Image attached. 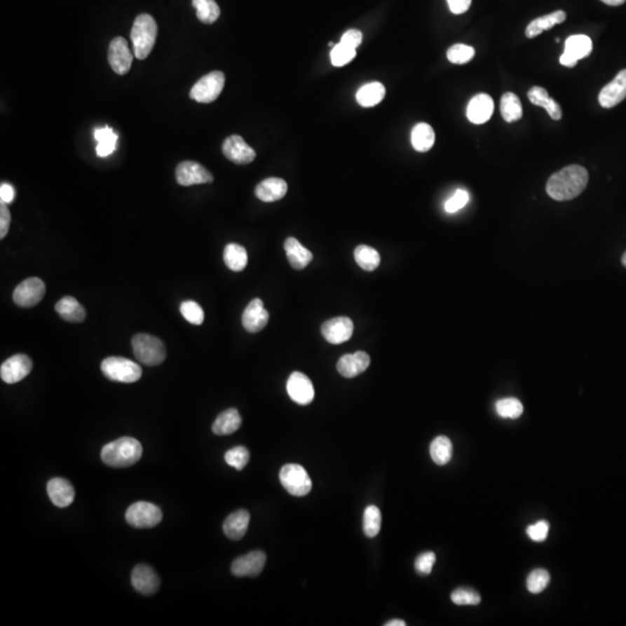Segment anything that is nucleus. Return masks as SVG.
Returning <instances> with one entry per match:
<instances>
[{"label": "nucleus", "mask_w": 626, "mask_h": 626, "mask_svg": "<svg viewBox=\"0 0 626 626\" xmlns=\"http://www.w3.org/2000/svg\"><path fill=\"white\" fill-rule=\"evenodd\" d=\"M588 180L590 175L586 168L580 165H569L550 177L546 191L556 201H569L585 191Z\"/></svg>", "instance_id": "f257e3e1"}, {"label": "nucleus", "mask_w": 626, "mask_h": 626, "mask_svg": "<svg viewBox=\"0 0 626 626\" xmlns=\"http://www.w3.org/2000/svg\"><path fill=\"white\" fill-rule=\"evenodd\" d=\"M142 454L143 448L140 441L132 437H121L102 448L101 459L111 468H129L141 459Z\"/></svg>", "instance_id": "f03ea898"}, {"label": "nucleus", "mask_w": 626, "mask_h": 626, "mask_svg": "<svg viewBox=\"0 0 626 626\" xmlns=\"http://www.w3.org/2000/svg\"><path fill=\"white\" fill-rule=\"evenodd\" d=\"M157 22L150 14H140L131 28V42L134 46L135 57L145 60L154 49L157 39Z\"/></svg>", "instance_id": "7ed1b4c3"}, {"label": "nucleus", "mask_w": 626, "mask_h": 626, "mask_svg": "<svg viewBox=\"0 0 626 626\" xmlns=\"http://www.w3.org/2000/svg\"><path fill=\"white\" fill-rule=\"evenodd\" d=\"M131 346L138 361L148 367L161 365L166 358L164 342L154 335L145 333L136 334L132 338Z\"/></svg>", "instance_id": "20e7f679"}, {"label": "nucleus", "mask_w": 626, "mask_h": 626, "mask_svg": "<svg viewBox=\"0 0 626 626\" xmlns=\"http://www.w3.org/2000/svg\"><path fill=\"white\" fill-rule=\"evenodd\" d=\"M101 372L114 382L135 383L142 377L141 365L129 358L116 356L104 358L101 363Z\"/></svg>", "instance_id": "39448f33"}, {"label": "nucleus", "mask_w": 626, "mask_h": 626, "mask_svg": "<svg viewBox=\"0 0 626 626\" xmlns=\"http://www.w3.org/2000/svg\"><path fill=\"white\" fill-rule=\"evenodd\" d=\"M280 482L289 494L294 496H308L312 482L306 470L299 464H287L280 471Z\"/></svg>", "instance_id": "423d86ee"}, {"label": "nucleus", "mask_w": 626, "mask_h": 626, "mask_svg": "<svg viewBox=\"0 0 626 626\" xmlns=\"http://www.w3.org/2000/svg\"><path fill=\"white\" fill-rule=\"evenodd\" d=\"M224 84V74L221 71H212L193 86L191 97L200 104H210L219 97Z\"/></svg>", "instance_id": "0eeeda50"}, {"label": "nucleus", "mask_w": 626, "mask_h": 626, "mask_svg": "<svg viewBox=\"0 0 626 626\" xmlns=\"http://www.w3.org/2000/svg\"><path fill=\"white\" fill-rule=\"evenodd\" d=\"M125 519L135 528H154L161 522L163 512L154 503L138 501L128 508Z\"/></svg>", "instance_id": "6e6552de"}, {"label": "nucleus", "mask_w": 626, "mask_h": 626, "mask_svg": "<svg viewBox=\"0 0 626 626\" xmlns=\"http://www.w3.org/2000/svg\"><path fill=\"white\" fill-rule=\"evenodd\" d=\"M46 294V285L39 278H30L21 282L13 292V301L20 308L36 306Z\"/></svg>", "instance_id": "1a4fd4ad"}, {"label": "nucleus", "mask_w": 626, "mask_h": 626, "mask_svg": "<svg viewBox=\"0 0 626 626\" xmlns=\"http://www.w3.org/2000/svg\"><path fill=\"white\" fill-rule=\"evenodd\" d=\"M287 391L292 402L299 405H308L315 399L313 384L303 372H295L289 376Z\"/></svg>", "instance_id": "9d476101"}, {"label": "nucleus", "mask_w": 626, "mask_h": 626, "mask_svg": "<svg viewBox=\"0 0 626 626\" xmlns=\"http://www.w3.org/2000/svg\"><path fill=\"white\" fill-rule=\"evenodd\" d=\"M132 60L134 56L129 50V46L125 39L121 36L113 39L108 49V60L111 70L120 76L127 74L130 70Z\"/></svg>", "instance_id": "9b49d317"}, {"label": "nucleus", "mask_w": 626, "mask_h": 626, "mask_svg": "<svg viewBox=\"0 0 626 626\" xmlns=\"http://www.w3.org/2000/svg\"><path fill=\"white\" fill-rule=\"evenodd\" d=\"M175 178L180 186H194V184H210L214 177L207 168L195 161H182L175 170Z\"/></svg>", "instance_id": "f8f14e48"}, {"label": "nucleus", "mask_w": 626, "mask_h": 626, "mask_svg": "<svg viewBox=\"0 0 626 626\" xmlns=\"http://www.w3.org/2000/svg\"><path fill=\"white\" fill-rule=\"evenodd\" d=\"M33 369V362L25 354H17L4 362L0 376L7 384H15L26 379Z\"/></svg>", "instance_id": "ddd939ff"}, {"label": "nucleus", "mask_w": 626, "mask_h": 626, "mask_svg": "<svg viewBox=\"0 0 626 626\" xmlns=\"http://www.w3.org/2000/svg\"><path fill=\"white\" fill-rule=\"evenodd\" d=\"M222 151L229 161L238 165L250 164L257 157V152L239 135H232L226 138Z\"/></svg>", "instance_id": "4468645a"}, {"label": "nucleus", "mask_w": 626, "mask_h": 626, "mask_svg": "<svg viewBox=\"0 0 626 626\" xmlns=\"http://www.w3.org/2000/svg\"><path fill=\"white\" fill-rule=\"evenodd\" d=\"M354 332V324L348 317L329 319L322 326V334L332 345H340L348 341Z\"/></svg>", "instance_id": "2eb2a0df"}, {"label": "nucleus", "mask_w": 626, "mask_h": 626, "mask_svg": "<svg viewBox=\"0 0 626 626\" xmlns=\"http://www.w3.org/2000/svg\"><path fill=\"white\" fill-rule=\"evenodd\" d=\"M269 313L264 306V301L254 299L246 306L243 313V326L250 333H258L267 326Z\"/></svg>", "instance_id": "dca6fc26"}, {"label": "nucleus", "mask_w": 626, "mask_h": 626, "mask_svg": "<svg viewBox=\"0 0 626 626\" xmlns=\"http://www.w3.org/2000/svg\"><path fill=\"white\" fill-rule=\"evenodd\" d=\"M266 559V554L262 551H253L239 557L232 563V574L239 578L259 576L265 567Z\"/></svg>", "instance_id": "f3484780"}, {"label": "nucleus", "mask_w": 626, "mask_h": 626, "mask_svg": "<svg viewBox=\"0 0 626 626\" xmlns=\"http://www.w3.org/2000/svg\"><path fill=\"white\" fill-rule=\"evenodd\" d=\"M626 97V69L620 71L613 81L601 90L599 102L603 108H613Z\"/></svg>", "instance_id": "a211bd4d"}, {"label": "nucleus", "mask_w": 626, "mask_h": 626, "mask_svg": "<svg viewBox=\"0 0 626 626\" xmlns=\"http://www.w3.org/2000/svg\"><path fill=\"white\" fill-rule=\"evenodd\" d=\"M131 583L138 593L152 595L159 590L161 580L148 565H137L131 574Z\"/></svg>", "instance_id": "6ab92c4d"}, {"label": "nucleus", "mask_w": 626, "mask_h": 626, "mask_svg": "<svg viewBox=\"0 0 626 626\" xmlns=\"http://www.w3.org/2000/svg\"><path fill=\"white\" fill-rule=\"evenodd\" d=\"M370 365V356L365 352H356L354 354H346L340 358L336 369L340 375L345 379H354L361 375Z\"/></svg>", "instance_id": "aec40b11"}, {"label": "nucleus", "mask_w": 626, "mask_h": 626, "mask_svg": "<svg viewBox=\"0 0 626 626\" xmlns=\"http://www.w3.org/2000/svg\"><path fill=\"white\" fill-rule=\"evenodd\" d=\"M493 111H494V102L492 97H489V94H477L468 104L466 116L472 123H486L492 118Z\"/></svg>", "instance_id": "412c9836"}, {"label": "nucleus", "mask_w": 626, "mask_h": 626, "mask_svg": "<svg viewBox=\"0 0 626 626\" xmlns=\"http://www.w3.org/2000/svg\"><path fill=\"white\" fill-rule=\"evenodd\" d=\"M48 496L51 503L60 508L70 506L74 500V489L70 482L63 478L51 479L48 482Z\"/></svg>", "instance_id": "4be33fe9"}, {"label": "nucleus", "mask_w": 626, "mask_h": 626, "mask_svg": "<svg viewBox=\"0 0 626 626\" xmlns=\"http://www.w3.org/2000/svg\"><path fill=\"white\" fill-rule=\"evenodd\" d=\"M288 191V184L283 179L268 178L261 181L255 188V195L262 202L278 201L285 198Z\"/></svg>", "instance_id": "5701e85b"}, {"label": "nucleus", "mask_w": 626, "mask_h": 626, "mask_svg": "<svg viewBox=\"0 0 626 626\" xmlns=\"http://www.w3.org/2000/svg\"><path fill=\"white\" fill-rule=\"evenodd\" d=\"M285 253L292 268L304 269L312 261L313 255L297 239L289 237L285 243Z\"/></svg>", "instance_id": "b1692460"}, {"label": "nucleus", "mask_w": 626, "mask_h": 626, "mask_svg": "<svg viewBox=\"0 0 626 626\" xmlns=\"http://www.w3.org/2000/svg\"><path fill=\"white\" fill-rule=\"evenodd\" d=\"M248 524H250V512L240 509L226 517L223 530L228 538L239 540L247 533Z\"/></svg>", "instance_id": "393cba45"}, {"label": "nucleus", "mask_w": 626, "mask_h": 626, "mask_svg": "<svg viewBox=\"0 0 626 626\" xmlns=\"http://www.w3.org/2000/svg\"><path fill=\"white\" fill-rule=\"evenodd\" d=\"M55 310L60 318L69 322H81L86 318V311L77 299L65 296L55 305Z\"/></svg>", "instance_id": "a878e982"}, {"label": "nucleus", "mask_w": 626, "mask_h": 626, "mask_svg": "<svg viewBox=\"0 0 626 626\" xmlns=\"http://www.w3.org/2000/svg\"><path fill=\"white\" fill-rule=\"evenodd\" d=\"M241 426V416L236 409H229L222 412L212 425V433L216 435H231Z\"/></svg>", "instance_id": "bb28decb"}, {"label": "nucleus", "mask_w": 626, "mask_h": 626, "mask_svg": "<svg viewBox=\"0 0 626 626\" xmlns=\"http://www.w3.org/2000/svg\"><path fill=\"white\" fill-rule=\"evenodd\" d=\"M566 13L564 11H556L553 13L547 14L544 17L537 18L535 20L530 22L529 26L526 27V35L528 39H533L538 36L543 32L551 29L556 25L563 24L566 20Z\"/></svg>", "instance_id": "cd10ccee"}, {"label": "nucleus", "mask_w": 626, "mask_h": 626, "mask_svg": "<svg viewBox=\"0 0 626 626\" xmlns=\"http://www.w3.org/2000/svg\"><path fill=\"white\" fill-rule=\"evenodd\" d=\"M386 88L379 81L365 85L356 93V100L362 107H374L386 97Z\"/></svg>", "instance_id": "c85d7f7f"}, {"label": "nucleus", "mask_w": 626, "mask_h": 626, "mask_svg": "<svg viewBox=\"0 0 626 626\" xmlns=\"http://www.w3.org/2000/svg\"><path fill=\"white\" fill-rule=\"evenodd\" d=\"M411 140L413 148L418 152H427L435 143V132L428 123H418L413 128Z\"/></svg>", "instance_id": "c756f323"}, {"label": "nucleus", "mask_w": 626, "mask_h": 626, "mask_svg": "<svg viewBox=\"0 0 626 626\" xmlns=\"http://www.w3.org/2000/svg\"><path fill=\"white\" fill-rule=\"evenodd\" d=\"M94 137L97 141V154L99 157H108L116 150L118 135L115 134L111 128L104 127L95 129Z\"/></svg>", "instance_id": "7c9ffc66"}, {"label": "nucleus", "mask_w": 626, "mask_h": 626, "mask_svg": "<svg viewBox=\"0 0 626 626\" xmlns=\"http://www.w3.org/2000/svg\"><path fill=\"white\" fill-rule=\"evenodd\" d=\"M592 50H593V42L590 40V37L587 35H572L565 42L564 53L579 60L590 56Z\"/></svg>", "instance_id": "2f4dec72"}, {"label": "nucleus", "mask_w": 626, "mask_h": 626, "mask_svg": "<svg viewBox=\"0 0 626 626\" xmlns=\"http://www.w3.org/2000/svg\"><path fill=\"white\" fill-rule=\"evenodd\" d=\"M224 262L231 271H244L248 262L246 248L235 243L226 245L224 250Z\"/></svg>", "instance_id": "473e14b6"}, {"label": "nucleus", "mask_w": 626, "mask_h": 626, "mask_svg": "<svg viewBox=\"0 0 626 626\" xmlns=\"http://www.w3.org/2000/svg\"><path fill=\"white\" fill-rule=\"evenodd\" d=\"M500 111H501L503 120L508 123L521 120L522 118V104L517 95L512 92L503 94L501 97V104H500Z\"/></svg>", "instance_id": "72a5a7b5"}, {"label": "nucleus", "mask_w": 626, "mask_h": 626, "mask_svg": "<svg viewBox=\"0 0 626 626\" xmlns=\"http://www.w3.org/2000/svg\"><path fill=\"white\" fill-rule=\"evenodd\" d=\"M354 257L356 264L367 271H375L381 264V255L379 251L367 245L358 246L354 251Z\"/></svg>", "instance_id": "f704fd0d"}, {"label": "nucleus", "mask_w": 626, "mask_h": 626, "mask_svg": "<svg viewBox=\"0 0 626 626\" xmlns=\"http://www.w3.org/2000/svg\"><path fill=\"white\" fill-rule=\"evenodd\" d=\"M430 457L437 465H446L452 457V443L447 436H437L430 444Z\"/></svg>", "instance_id": "c9c22d12"}, {"label": "nucleus", "mask_w": 626, "mask_h": 626, "mask_svg": "<svg viewBox=\"0 0 626 626\" xmlns=\"http://www.w3.org/2000/svg\"><path fill=\"white\" fill-rule=\"evenodd\" d=\"M198 20L203 24H214L221 15V8L215 0H193Z\"/></svg>", "instance_id": "e433bc0d"}, {"label": "nucleus", "mask_w": 626, "mask_h": 626, "mask_svg": "<svg viewBox=\"0 0 626 626\" xmlns=\"http://www.w3.org/2000/svg\"><path fill=\"white\" fill-rule=\"evenodd\" d=\"M381 526H382L381 510L376 506L367 507L363 515V531L365 536L369 538L377 536L381 531Z\"/></svg>", "instance_id": "4c0bfd02"}, {"label": "nucleus", "mask_w": 626, "mask_h": 626, "mask_svg": "<svg viewBox=\"0 0 626 626\" xmlns=\"http://www.w3.org/2000/svg\"><path fill=\"white\" fill-rule=\"evenodd\" d=\"M496 413L501 418L517 419L522 416L523 405L519 399L505 398L496 402Z\"/></svg>", "instance_id": "58836bf2"}, {"label": "nucleus", "mask_w": 626, "mask_h": 626, "mask_svg": "<svg viewBox=\"0 0 626 626\" xmlns=\"http://www.w3.org/2000/svg\"><path fill=\"white\" fill-rule=\"evenodd\" d=\"M180 312L188 322L193 325H202L205 320V311L203 308L194 301H186L181 303Z\"/></svg>", "instance_id": "ea45409f"}, {"label": "nucleus", "mask_w": 626, "mask_h": 626, "mask_svg": "<svg viewBox=\"0 0 626 626\" xmlns=\"http://www.w3.org/2000/svg\"><path fill=\"white\" fill-rule=\"evenodd\" d=\"M550 583V574L547 571L537 569L530 573L526 579V588L530 593L539 594L545 590Z\"/></svg>", "instance_id": "a19ab883"}, {"label": "nucleus", "mask_w": 626, "mask_h": 626, "mask_svg": "<svg viewBox=\"0 0 626 626\" xmlns=\"http://www.w3.org/2000/svg\"><path fill=\"white\" fill-rule=\"evenodd\" d=\"M475 54H476V51L472 47L458 43L449 48L447 57L454 64H466L475 57Z\"/></svg>", "instance_id": "79ce46f5"}, {"label": "nucleus", "mask_w": 626, "mask_h": 626, "mask_svg": "<svg viewBox=\"0 0 626 626\" xmlns=\"http://www.w3.org/2000/svg\"><path fill=\"white\" fill-rule=\"evenodd\" d=\"M248 461H250V452L245 447H235L225 454V462L238 471H241L247 465Z\"/></svg>", "instance_id": "37998d69"}, {"label": "nucleus", "mask_w": 626, "mask_h": 626, "mask_svg": "<svg viewBox=\"0 0 626 626\" xmlns=\"http://www.w3.org/2000/svg\"><path fill=\"white\" fill-rule=\"evenodd\" d=\"M356 56V49L345 46V44H336L331 51V62L334 67H343L349 62H352Z\"/></svg>", "instance_id": "c03bdc74"}, {"label": "nucleus", "mask_w": 626, "mask_h": 626, "mask_svg": "<svg viewBox=\"0 0 626 626\" xmlns=\"http://www.w3.org/2000/svg\"><path fill=\"white\" fill-rule=\"evenodd\" d=\"M452 602L457 606H477L482 601V597L476 590L470 588H458L451 594Z\"/></svg>", "instance_id": "a18cd8bd"}, {"label": "nucleus", "mask_w": 626, "mask_h": 626, "mask_svg": "<svg viewBox=\"0 0 626 626\" xmlns=\"http://www.w3.org/2000/svg\"><path fill=\"white\" fill-rule=\"evenodd\" d=\"M469 198L470 196L468 191H463V189H458V191H456L455 194L452 195L451 198H449L448 201L446 202L444 208H446L447 212H449V214H454L456 211L464 208L466 203L469 202Z\"/></svg>", "instance_id": "49530a36"}, {"label": "nucleus", "mask_w": 626, "mask_h": 626, "mask_svg": "<svg viewBox=\"0 0 626 626\" xmlns=\"http://www.w3.org/2000/svg\"><path fill=\"white\" fill-rule=\"evenodd\" d=\"M435 562V553H421V554L416 558V563H414V567H416V572L420 573L422 576H428V574L432 573L433 566H434Z\"/></svg>", "instance_id": "de8ad7c7"}, {"label": "nucleus", "mask_w": 626, "mask_h": 626, "mask_svg": "<svg viewBox=\"0 0 626 626\" xmlns=\"http://www.w3.org/2000/svg\"><path fill=\"white\" fill-rule=\"evenodd\" d=\"M549 523L546 522V521H538L533 526H529L526 528V533L529 535L530 538L533 539V542H543V540H545L546 537L549 535Z\"/></svg>", "instance_id": "09e8293b"}, {"label": "nucleus", "mask_w": 626, "mask_h": 626, "mask_svg": "<svg viewBox=\"0 0 626 626\" xmlns=\"http://www.w3.org/2000/svg\"><path fill=\"white\" fill-rule=\"evenodd\" d=\"M528 97H529V100L531 101V104L543 108H545L546 106H547V104L550 102V99H551V97H549L547 90H546L545 88H539V86H535V88H531V90L528 92Z\"/></svg>", "instance_id": "8fccbe9b"}, {"label": "nucleus", "mask_w": 626, "mask_h": 626, "mask_svg": "<svg viewBox=\"0 0 626 626\" xmlns=\"http://www.w3.org/2000/svg\"><path fill=\"white\" fill-rule=\"evenodd\" d=\"M340 42L345 44V46H348V47L353 48V49H356V48L361 46L362 33L358 29L347 30V32L342 35L341 41H340Z\"/></svg>", "instance_id": "3c124183"}, {"label": "nucleus", "mask_w": 626, "mask_h": 626, "mask_svg": "<svg viewBox=\"0 0 626 626\" xmlns=\"http://www.w3.org/2000/svg\"><path fill=\"white\" fill-rule=\"evenodd\" d=\"M11 212L7 208V205L0 203V238L6 237L10 230Z\"/></svg>", "instance_id": "603ef678"}, {"label": "nucleus", "mask_w": 626, "mask_h": 626, "mask_svg": "<svg viewBox=\"0 0 626 626\" xmlns=\"http://www.w3.org/2000/svg\"><path fill=\"white\" fill-rule=\"evenodd\" d=\"M447 1H448L449 8L454 14L465 13L472 4V0H447Z\"/></svg>", "instance_id": "864d4df0"}, {"label": "nucleus", "mask_w": 626, "mask_h": 626, "mask_svg": "<svg viewBox=\"0 0 626 626\" xmlns=\"http://www.w3.org/2000/svg\"><path fill=\"white\" fill-rule=\"evenodd\" d=\"M15 198V189L13 186L10 184L4 182L0 186V201L5 205H10L11 202H13Z\"/></svg>", "instance_id": "5fc2aeb1"}, {"label": "nucleus", "mask_w": 626, "mask_h": 626, "mask_svg": "<svg viewBox=\"0 0 626 626\" xmlns=\"http://www.w3.org/2000/svg\"><path fill=\"white\" fill-rule=\"evenodd\" d=\"M544 109L549 113V115L552 120L558 121L563 116V111H562V108H560L559 104H558L556 100H553L552 97L550 99L549 104H547V106H546Z\"/></svg>", "instance_id": "6e6d98bb"}, {"label": "nucleus", "mask_w": 626, "mask_h": 626, "mask_svg": "<svg viewBox=\"0 0 626 626\" xmlns=\"http://www.w3.org/2000/svg\"><path fill=\"white\" fill-rule=\"evenodd\" d=\"M560 64L564 65V67H574L579 60H576V58L572 57L571 55L566 54V53H564L562 56H560Z\"/></svg>", "instance_id": "4d7b16f0"}, {"label": "nucleus", "mask_w": 626, "mask_h": 626, "mask_svg": "<svg viewBox=\"0 0 626 626\" xmlns=\"http://www.w3.org/2000/svg\"><path fill=\"white\" fill-rule=\"evenodd\" d=\"M601 1L609 6H620V5H623L626 0H601Z\"/></svg>", "instance_id": "13d9d810"}, {"label": "nucleus", "mask_w": 626, "mask_h": 626, "mask_svg": "<svg viewBox=\"0 0 626 626\" xmlns=\"http://www.w3.org/2000/svg\"><path fill=\"white\" fill-rule=\"evenodd\" d=\"M386 626H406V623L404 620H392L386 623Z\"/></svg>", "instance_id": "bf43d9fd"}, {"label": "nucleus", "mask_w": 626, "mask_h": 626, "mask_svg": "<svg viewBox=\"0 0 626 626\" xmlns=\"http://www.w3.org/2000/svg\"><path fill=\"white\" fill-rule=\"evenodd\" d=\"M622 262H623V265L626 267V252L624 253L623 258H622Z\"/></svg>", "instance_id": "052dcab7"}]
</instances>
